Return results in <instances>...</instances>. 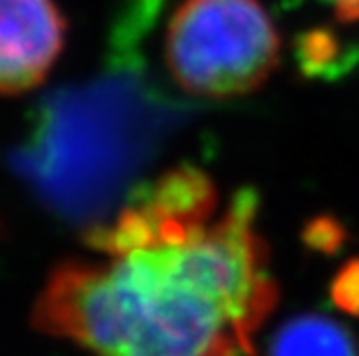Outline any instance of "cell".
I'll return each instance as SVG.
<instances>
[{
    "label": "cell",
    "mask_w": 359,
    "mask_h": 356,
    "mask_svg": "<svg viewBox=\"0 0 359 356\" xmlns=\"http://www.w3.org/2000/svg\"><path fill=\"white\" fill-rule=\"evenodd\" d=\"M266 356H359V340L334 317L304 313L273 331Z\"/></svg>",
    "instance_id": "obj_4"
},
{
    "label": "cell",
    "mask_w": 359,
    "mask_h": 356,
    "mask_svg": "<svg viewBox=\"0 0 359 356\" xmlns=\"http://www.w3.org/2000/svg\"><path fill=\"white\" fill-rule=\"evenodd\" d=\"M334 301L341 310L359 315V262L350 264L334 283Z\"/></svg>",
    "instance_id": "obj_5"
},
{
    "label": "cell",
    "mask_w": 359,
    "mask_h": 356,
    "mask_svg": "<svg viewBox=\"0 0 359 356\" xmlns=\"http://www.w3.org/2000/svg\"><path fill=\"white\" fill-rule=\"evenodd\" d=\"M165 60L186 93L227 100L276 72L280 35L259 0H183L167 26Z\"/></svg>",
    "instance_id": "obj_2"
},
{
    "label": "cell",
    "mask_w": 359,
    "mask_h": 356,
    "mask_svg": "<svg viewBox=\"0 0 359 356\" xmlns=\"http://www.w3.org/2000/svg\"><path fill=\"white\" fill-rule=\"evenodd\" d=\"M320 3L332 7V12L346 24L359 21V0H320Z\"/></svg>",
    "instance_id": "obj_6"
},
{
    "label": "cell",
    "mask_w": 359,
    "mask_h": 356,
    "mask_svg": "<svg viewBox=\"0 0 359 356\" xmlns=\"http://www.w3.org/2000/svg\"><path fill=\"white\" fill-rule=\"evenodd\" d=\"M255 190L200 225L156 227L51 269L30 324L93 356H248L276 308Z\"/></svg>",
    "instance_id": "obj_1"
},
{
    "label": "cell",
    "mask_w": 359,
    "mask_h": 356,
    "mask_svg": "<svg viewBox=\"0 0 359 356\" xmlns=\"http://www.w3.org/2000/svg\"><path fill=\"white\" fill-rule=\"evenodd\" d=\"M67 24L53 0H0V95H21L49 77Z\"/></svg>",
    "instance_id": "obj_3"
}]
</instances>
